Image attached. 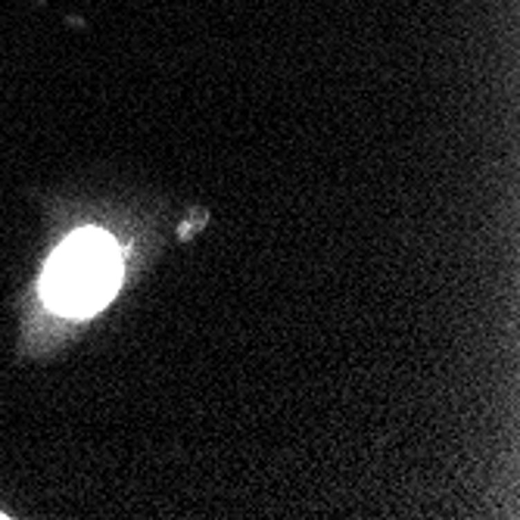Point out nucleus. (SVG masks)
<instances>
[{
  "label": "nucleus",
  "instance_id": "1",
  "mask_svg": "<svg viewBox=\"0 0 520 520\" xmlns=\"http://www.w3.org/2000/svg\"><path fill=\"white\" fill-rule=\"evenodd\" d=\"M122 281V250L106 231H78L50 256L41 296L59 315L84 318L103 308Z\"/></svg>",
  "mask_w": 520,
  "mask_h": 520
}]
</instances>
